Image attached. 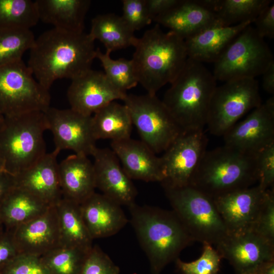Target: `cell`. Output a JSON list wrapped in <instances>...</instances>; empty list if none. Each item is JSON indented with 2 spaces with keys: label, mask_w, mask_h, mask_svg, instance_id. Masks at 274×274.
I'll return each mask as SVG.
<instances>
[{
  "label": "cell",
  "mask_w": 274,
  "mask_h": 274,
  "mask_svg": "<svg viewBox=\"0 0 274 274\" xmlns=\"http://www.w3.org/2000/svg\"><path fill=\"white\" fill-rule=\"evenodd\" d=\"M123 101L141 141L155 154L164 152L184 132L156 95L127 93Z\"/></svg>",
  "instance_id": "30bf717a"
},
{
  "label": "cell",
  "mask_w": 274,
  "mask_h": 274,
  "mask_svg": "<svg viewBox=\"0 0 274 274\" xmlns=\"http://www.w3.org/2000/svg\"><path fill=\"white\" fill-rule=\"evenodd\" d=\"M58 174L63 198L80 204L95 192L94 167L88 156H68L58 164Z\"/></svg>",
  "instance_id": "cb8c5ba5"
},
{
  "label": "cell",
  "mask_w": 274,
  "mask_h": 274,
  "mask_svg": "<svg viewBox=\"0 0 274 274\" xmlns=\"http://www.w3.org/2000/svg\"><path fill=\"white\" fill-rule=\"evenodd\" d=\"M153 21L168 28L184 40L213 25H221L216 15L198 0H180L175 6Z\"/></svg>",
  "instance_id": "603a6c76"
},
{
  "label": "cell",
  "mask_w": 274,
  "mask_h": 274,
  "mask_svg": "<svg viewBox=\"0 0 274 274\" xmlns=\"http://www.w3.org/2000/svg\"><path fill=\"white\" fill-rule=\"evenodd\" d=\"M216 81L202 63L188 58L170 83L162 101L183 131L203 130Z\"/></svg>",
  "instance_id": "277c9868"
},
{
  "label": "cell",
  "mask_w": 274,
  "mask_h": 274,
  "mask_svg": "<svg viewBox=\"0 0 274 274\" xmlns=\"http://www.w3.org/2000/svg\"><path fill=\"white\" fill-rule=\"evenodd\" d=\"M19 254L8 232L0 236V271Z\"/></svg>",
  "instance_id": "7bdbcfd3"
},
{
  "label": "cell",
  "mask_w": 274,
  "mask_h": 274,
  "mask_svg": "<svg viewBox=\"0 0 274 274\" xmlns=\"http://www.w3.org/2000/svg\"><path fill=\"white\" fill-rule=\"evenodd\" d=\"M256 79H238L217 86L212 97L207 125L210 132L223 136L248 112L261 104Z\"/></svg>",
  "instance_id": "8fae6325"
},
{
  "label": "cell",
  "mask_w": 274,
  "mask_h": 274,
  "mask_svg": "<svg viewBox=\"0 0 274 274\" xmlns=\"http://www.w3.org/2000/svg\"><path fill=\"white\" fill-rule=\"evenodd\" d=\"M252 23L247 21L229 26L216 24L184 40L188 58L202 63H215L238 34Z\"/></svg>",
  "instance_id": "d4e9b609"
},
{
  "label": "cell",
  "mask_w": 274,
  "mask_h": 274,
  "mask_svg": "<svg viewBox=\"0 0 274 274\" xmlns=\"http://www.w3.org/2000/svg\"><path fill=\"white\" fill-rule=\"evenodd\" d=\"M262 75V87L265 91L273 95L274 93V62L266 68Z\"/></svg>",
  "instance_id": "bcb514c9"
},
{
  "label": "cell",
  "mask_w": 274,
  "mask_h": 274,
  "mask_svg": "<svg viewBox=\"0 0 274 274\" xmlns=\"http://www.w3.org/2000/svg\"><path fill=\"white\" fill-rule=\"evenodd\" d=\"M122 9V19L134 32L152 21L147 12L145 0H123Z\"/></svg>",
  "instance_id": "ab89813d"
},
{
  "label": "cell",
  "mask_w": 274,
  "mask_h": 274,
  "mask_svg": "<svg viewBox=\"0 0 274 274\" xmlns=\"http://www.w3.org/2000/svg\"><path fill=\"white\" fill-rule=\"evenodd\" d=\"M225 146L255 155L274 143V97L252 110L223 135Z\"/></svg>",
  "instance_id": "5bb4252c"
},
{
  "label": "cell",
  "mask_w": 274,
  "mask_h": 274,
  "mask_svg": "<svg viewBox=\"0 0 274 274\" xmlns=\"http://www.w3.org/2000/svg\"><path fill=\"white\" fill-rule=\"evenodd\" d=\"M48 130L53 134L55 148L71 150L75 154L91 155L96 148L92 129V116L85 115L70 108L49 107L44 112Z\"/></svg>",
  "instance_id": "4fadbf2b"
},
{
  "label": "cell",
  "mask_w": 274,
  "mask_h": 274,
  "mask_svg": "<svg viewBox=\"0 0 274 274\" xmlns=\"http://www.w3.org/2000/svg\"><path fill=\"white\" fill-rule=\"evenodd\" d=\"M88 252L61 246L41 257L51 274H78Z\"/></svg>",
  "instance_id": "e575fe53"
},
{
  "label": "cell",
  "mask_w": 274,
  "mask_h": 274,
  "mask_svg": "<svg viewBox=\"0 0 274 274\" xmlns=\"http://www.w3.org/2000/svg\"><path fill=\"white\" fill-rule=\"evenodd\" d=\"M257 34L262 38H274V4L272 3L264 8L253 22Z\"/></svg>",
  "instance_id": "b9f144b4"
},
{
  "label": "cell",
  "mask_w": 274,
  "mask_h": 274,
  "mask_svg": "<svg viewBox=\"0 0 274 274\" xmlns=\"http://www.w3.org/2000/svg\"><path fill=\"white\" fill-rule=\"evenodd\" d=\"M60 151L55 149L33 165L13 176L15 186L36 196L49 206H54L62 198L57 157Z\"/></svg>",
  "instance_id": "44dd1931"
},
{
  "label": "cell",
  "mask_w": 274,
  "mask_h": 274,
  "mask_svg": "<svg viewBox=\"0 0 274 274\" xmlns=\"http://www.w3.org/2000/svg\"><path fill=\"white\" fill-rule=\"evenodd\" d=\"M126 94L113 86L104 72L91 68L72 80L67 97L71 109L92 116L112 101L123 100Z\"/></svg>",
  "instance_id": "2e32d148"
},
{
  "label": "cell",
  "mask_w": 274,
  "mask_h": 274,
  "mask_svg": "<svg viewBox=\"0 0 274 274\" xmlns=\"http://www.w3.org/2000/svg\"><path fill=\"white\" fill-rule=\"evenodd\" d=\"M272 62L273 55L267 44L250 24L238 34L214 63L213 74L217 81L223 82L255 79Z\"/></svg>",
  "instance_id": "ba28073f"
},
{
  "label": "cell",
  "mask_w": 274,
  "mask_h": 274,
  "mask_svg": "<svg viewBox=\"0 0 274 274\" xmlns=\"http://www.w3.org/2000/svg\"><path fill=\"white\" fill-rule=\"evenodd\" d=\"M39 20L70 32H84L89 0H36Z\"/></svg>",
  "instance_id": "484cf974"
},
{
  "label": "cell",
  "mask_w": 274,
  "mask_h": 274,
  "mask_svg": "<svg viewBox=\"0 0 274 274\" xmlns=\"http://www.w3.org/2000/svg\"><path fill=\"white\" fill-rule=\"evenodd\" d=\"M127 107L112 101L92 115V129L96 141H116L130 138L132 127Z\"/></svg>",
  "instance_id": "f1b7e54d"
},
{
  "label": "cell",
  "mask_w": 274,
  "mask_h": 274,
  "mask_svg": "<svg viewBox=\"0 0 274 274\" xmlns=\"http://www.w3.org/2000/svg\"><path fill=\"white\" fill-rule=\"evenodd\" d=\"M258 182L263 189L273 187L274 143L256 154Z\"/></svg>",
  "instance_id": "60d3db41"
},
{
  "label": "cell",
  "mask_w": 274,
  "mask_h": 274,
  "mask_svg": "<svg viewBox=\"0 0 274 274\" xmlns=\"http://www.w3.org/2000/svg\"><path fill=\"white\" fill-rule=\"evenodd\" d=\"M35 39L30 29H0V66L22 59Z\"/></svg>",
  "instance_id": "836d02e7"
},
{
  "label": "cell",
  "mask_w": 274,
  "mask_h": 274,
  "mask_svg": "<svg viewBox=\"0 0 274 274\" xmlns=\"http://www.w3.org/2000/svg\"><path fill=\"white\" fill-rule=\"evenodd\" d=\"M205 5L224 26L247 21L253 22L260 12L271 3L269 0H206Z\"/></svg>",
  "instance_id": "4dcf8cb0"
},
{
  "label": "cell",
  "mask_w": 274,
  "mask_h": 274,
  "mask_svg": "<svg viewBox=\"0 0 274 274\" xmlns=\"http://www.w3.org/2000/svg\"><path fill=\"white\" fill-rule=\"evenodd\" d=\"M266 190L257 184L213 198L228 233L252 230Z\"/></svg>",
  "instance_id": "d6986e66"
},
{
  "label": "cell",
  "mask_w": 274,
  "mask_h": 274,
  "mask_svg": "<svg viewBox=\"0 0 274 274\" xmlns=\"http://www.w3.org/2000/svg\"><path fill=\"white\" fill-rule=\"evenodd\" d=\"M215 246L237 274H256L261 264L274 260V244L251 230L228 233Z\"/></svg>",
  "instance_id": "9a60e30c"
},
{
  "label": "cell",
  "mask_w": 274,
  "mask_h": 274,
  "mask_svg": "<svg viewBox=\"0 0 274 274\" xmlns=\"http://www.w3.org/2000/svg\"><path fill=\"white\" fill-rule=\"evenodd\" d=\"M39 21L35 1L0 0V29H30Z\"/></svg>",
  "instance_id": "1f68e13d"
},
{
  "label": "cell",
  "mask_w": 274,
  "mask_h": 274,
  "mask_svg": "<svg viewBox=\"0 0 274 274\" xmlns=\"http://www.w3.org/2000/svg\"><path fill=\"white\" fill-rule=\"evenodd\" d=\"M55 207L61 246L89 251L93 246V239L83 221L80 204L62 197Z\"/></svg>",
  "instance_id": "83f0119b"
},
{
  "label": "cell",
  "mask_w": 274,
  "mask_h": 274,
  "mask_svg": "<svg viewBox=\"0 0 274 274\" xmlns=\"http://www.w3.org/2000/svg\"><path fill=\"white\" fill-rule=\"evenodd\" d=\"M119 267L97 245L87 253L78 274H119Z\"/></svg>",
  "instance_id": "74e56055"
},
{
  "label": "cell",
  "mask_w": 274,
  "mask_h": 274,
  "mask_svg": "<svg viewBox=\"0 0 274 274\" xmlns=\"http://www.w3.org/2000/svg\"><path fill=\"white\" fill-rule=\"evenodd\" d=\"M130 223L150 263L153 274H159L193 240L172 211L136 202L128 207Z\"/></svg>",
  "instance_id": "7a4b0ae2"
},
{
  "label": "cell",
  "mask_w": 274,
  "mask_h": 274,
  "mask_svg": "<svg viewBox=\"0 0 274 274\" xmlns=\"http://www.w3.org/2000/svg\"><path fill=\"white\" fill-rule=\"evenodd\" d=\"M180 0H145L147 12L152 20L157 16L168 11Z\"/></svg>",
  "instance_id": "ee69618b"
},
{
  "label": "cell",
  "mask_w": 274,
  "mask_h": 274,
  "mask_svg": "<svg viewBox=\"0 0 274 274\" xmlns=\"http://www.w3.org/2000/svg\"><path fill=\"white\" fill-rule=\"evenodd\" d=\"M2 234H3V233H2V231H1V224H0V236H1Z\"/></svg>",
  "instance_id": "f907efd6"
},
{
  "label": "cell",
  "mask_w": 274,
  "mask_h": 274,
  "mask_svg": "<svg viewBox=\"0 0 274 274\" xmlns=\"http://www.w3.org/2000/svg\"><path fill=\"white\" fill-rule=\"evenodd\" d=\"M110 54L107 51L102 53L97 49L96 58L100 61L104 73L111 84L120 91L126 92L139 83L132 61L124 58L113 59Z\"/></svg>",
  "instance_id": "d6a6232c"
},
{
  "label": "cell",
  "mask_w": 274,
  "mask_h": 274,
  "mask_svg": "<svg viewBox=\"0 0 274 274\" xmlns=\"http://www.w3.org/2000/svg\"><path fill=\"white\" fill-rule=\"evenodd\" d=\"M258 182L256 154L224 145L206 151L191 185L214 198Z\"/></svg>",
  "instance_id": "5b68a950"
},
{
  "label": "cell",
  "mask_w": 274,
  "mask_h": 274,
  "mask_svg": "<svg viewBox=\"0 0 274 274\" xmlns=\"http://www.w3.org/2000/svg\"><path fill=\"white\" fill-rule=\"evenodd\" d=\"M49 90L22 59L0 66V115L10 117L50 107Z\"/></svg>",
  "instance_id": "9c48e42d"
},
{
  "label": "cell",
  "mask_w": 274,
  "mask_h": 274,
  "mask_svg": "<svg viewBox=\"0 0 274 274\" xmlns=\"http://www.w3.org/2000/svg\"><path fill=\"white\" fill-rule=\"evenodd\" d=\"M80 208L93 239L114 235L128 222L121 206L95 192L80 204Z\"/></svg>",
  "instance_id": "7402d4cb"
},
{
  "label": "cell",
  "mask_w": 274,
  "mask_h": 274,
  "mask_svg": "<svg viewBox=\"0 0 274 274\" xmlns=\"http://www.w3.org/2000/svg\"><path fill=\"white\" fill-rule=\"evenodd\" d=\"M4 120L2 119V116L0 115V130L2 127V124L4 123Z\"/></svg>",
  "instance_id": "681fc988"
},
{
  "label": "cell",
  "mask_w": 274,
  "mask_h": 274,
  "mask_svg": "<svg viewBox=\"0 0 274 274\" xmlns=\"http://www.w3.org/2000/svg\"><path fill=\"white\" fill-rule=\"evenodd\" d=\"M50 206L28 191L14 186L0 205V224L10 230L41 215Z\"/></svg>",
  "instance_id": "4316f807"
},
{
  "label": "cell",
  "mask_w": 274,
  "mask_h": 274,
  "mask_svg": "<svg viewBox=\"0 0 274 274\" xmlns=\"http://www.w3.org/2000/svg\"><path fill=\"white\" fill-rule=\"evenodd\" d=\"M134 47L131 60L138 82L151 95L170 84L188 59L184 39L163 32L157 24L138 38Z\"/></svg>",
  "instance_id": "3957f363"
},
{
  "label": "cell",
  "mask_w": 274,
  "mask_h": 274,
  "mask_svg": "<svg viewBox=\"0 0 274 274\" xmlns=\"http://www.w3.org/2000/svg\"><path fill=\"white\" fill-rule=\"evenodd\" d=\"M5 171L4 165L2 159L0 158V172Z\"/></svg>",
  "instance_id": "c3c4849f"
},
{
  "label": "cell",
  "mask_w": 274,
  "mask_h": 274,
  "mask_svg": "<svg viewBox=\"0 0 274 274\" xmlns=\"http://www.w3.org/2000/svg\"><path fill=\"white\" fill-rule=\"evenodd\" d=\"M96 51L94 40L89 33L53 28L35 39L27 66L36 79L49 90L57 80H72L90 70Z\"/></svg>",
  "instance_id": "6da1fadb"
},
{
  "label": "cell",
  "mask_w": 274,
  "mask_h": 274,
  "mask_svg": "<svg viewBox=\"0 0 274 274\" xmlns=\"http://www.w3.org/2000/svg\"><path fill=\"white\" fill-rule=\"evenodd\" d=\"M256 274H274V260L266 261L261 264Z\"/></svg>",
  "instance_id": "7dc6e473"
},
{
  "label": "cell",
  "mask_w": 274,
  "mask_h": 274,
  "mask_svg": "<svg viewBox=\"0 0 274 274\" xmlns=\"http://www.w3.org/2000/svg\"><path fill=\"white\" fill-rule=\"evenodd\" d=\"M134 32L121 16L107 13L98 15L92 19L89 34L93 40L101 42L106 51L111 53L134 46L138 39Z\"/></svg>",
  "instance_id": "f546056e"
},
{
  "label": "cell",
  "mask_w": 274,
  "mask_h": 274,
  "mask_svg": "<svg viewBox=\"0 0 274 274\" xmlns=\"http://www.w3.org/2000/svg\"><path fill=\"white\" fill-rule=\"evenodd\" d=\"M202 252L196 260L186 262L178 258L175 261L177 268L182 274H218L222 258L213 246L203 243Z\"/></svg>",
  "instance_id": "d590c367"
},
{
  "label": "cell",
  "mask_w": 274,
  "mask_h": 274,
  "mask_svg": "<svg viewBox=\"0 0 274 274\" xmlns=\"http://www.w3.org/2000/svg\"><path fill=\"white\" fill-rule=\"evenodd\" d=\"M111 147L131 180L160 183L163 180L161 157L143 141L129 138L111 141Z\"/></svg>",
  "instance_id": "ffe728a7"
},
{
  "label": "cell",
  "mask_w": 274,
  "mask_h": 274,
  "mask_svg": "<svg viewBox=\"0 0 274 274\" xmlns=\"http://www.w3.org/2000/svg\"><path fill=\"white\" fill-rule=\"evenodd\" d=\"M0 130V158L4 170L15 176L33 165L46 153L45 114L33 111L6 117Z\"/></svg>",
  "instance_id": "8992f818"
},
{
  "label": "cell",
  "mask_w": 274,
  "mask_h": 274,
  "mask_svg": "<svg viewBox=\"0 0 274 274\" xmlns=\"http://www.w3.org/2000/svg\"><path fill=\"white\" fill-rule=\"evenodd\" d=\"M0 274H51L41 257L19 254Z\"/></svg>",
  "instance_id": "f35d334b"
},
{
  "label": "cell",
  "mask_w": 274,
  "mask_h": 274,
  "mask_svg": "<svg viewBox=\"0 0 274 274\" xmlns=\"http://www.w3.org/2000/svg\"><path fill=\"white\" fill-rule=\"evenodd\" d=\"M14 186V177L5 171L0 172V205L7 193Z\"/></svg>",
  "instance_id": "f6af8a7d"
},
{
  "label": "cell",
  "mask_w": 274,
  "mask_h": 274,
  "mask_svg": "<svg viewBox=\"0 0 274 274\" xmlns=\"http://www.w3.org/2000/svg\"><path fill=\"white\" fill-rule=\"evenodd\" d=\"M162 187L193 241L216 246L227 234L213 198L191 185Z\"/></svg>",
  "instance_id": "52a82bcc"
},
{
  "label": "cell",
  "mask_w": 274,
  "mask_h": 274,
  "mask_svg": "<svg viewBox=\"0 0 274 274\" xmlns=\"http://www.w3.org/2000/svg\"><path fill=\"white\" fill-rule=\"evenodd\" d=\"M91 156L96 188L120 206L135 203L137 190L112 150L96 147Z\"/></svg>",
  "instance_id": "ac0fdd59"
},
{
  "label": "cell",
  "mask_w": 274,
  "mask_h": 274,
  "mask_svg": "<svg viewBox=\"0 0 274 274\" xmlns=\"http://www.w3.org/2000/svg\"><path fill=\"white\" fill-rule=\"evenodd\" d=\"M208 142L203 130L182 132L160 157L164 174L162 186L189 185L207 151Z\"/></svg>",
  "instance_id": "7c38bea8"
},
{
  "label": "cell",
  "mask_w": 274,
  "mask_h": 274,
  "mask_svg": "<svg viewBox=\"0 0 274 274\" xmlns=\"http://www.w3.org/2000/svg\"><path fill=\"white\" fill-rule=\"evenodd\" d=\"M8 232L19 254L41 257L61 246L55 205L49 207L41 215Z\"/></svg>",
  "instance_id": "e0dca14e"
},
{
  "label": "cell",
  "mask_w": 274,
  "mask_h": 274,
  "mask_svg": "<svg viewBox=\"0 0 274 274\" xmlns=\"http://www.w3.org/2000/svg\"><path fill=\"white\" fill-rule=\"evenodd\" d=\"M251 230L274 244V190L265 191L264 199Z\"/></svg>",
  "instance_id": "8d00e7d4"
}]
</instances>
